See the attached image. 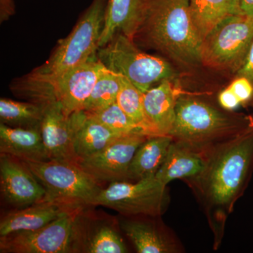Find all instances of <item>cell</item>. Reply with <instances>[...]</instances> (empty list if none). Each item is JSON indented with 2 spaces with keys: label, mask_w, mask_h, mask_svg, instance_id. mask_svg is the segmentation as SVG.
I'll return each mask as SVG.
<instances>
[{
  "label": "cell",
  "mask_w": 253,
  "mask_h": 253,
  "mask_svg": "<svg viewBox=\"0 0 253 253\" xmlns=\"http://www.w3.org/2000/svg\"><path fill=\"white\" fill-rule=\"evenodd\" d=\"M204 170L186 181L204 208L214 236L221 244L228 218L247 189L253 172V123L239 134L205 154Z\"/></svg>",
  "instance_id": "obj_1"
},
{
  "label": "cell",
  "mask_w": 253,
  "mask_h": 253,
  "mask_svg": "<svg viewBox=\"0 0 253 253\" xmlns=\"http://www.w3.org/2000/svg\"><path fill=\"white\" fill-rule=\"evenodd\" d=\"M186 66L202 65L203 39L195 28L189 0H146L144 18L134 40Z\"/></svg>",
  "instance_id": "obj_2"
},
{
  "label": "cell",
  "mask_w": 253,
  "mask_h": 253,
  "mask_svg": "<svg viewBox=\"0 0 253 253\" xmlns=\"http://www.w3.org/2000/svg\"><path fill=\"white\" fill-rule=\"evenodd\" d=\"M253 123V116L222 109L191 93L178 98L169 135L172 141L206 154L239 134Z\"/></svg>",
  "instance_id": "obj_3"
},
{
  "label": "cell",
  "mask_w": 253,
  "mask_h": 253,
  "mask_svg": "<svg viewBox=\"0 0 253 253\" xmlns=\"http://www.w3.org/2000/svg\"><path fill=\"white\" fill-rule=\"evenodd\" d=\"M106 5V0H93L71 33L59 41L49 59L33 70L25 81H46L96 56L104 26Z\"/></svg>",
  "instance_id": "obj_4"
},
{
  "label": "cell",
  "mask_w": 253,
  "mask_h": 253,
  "mask_svg": "<svg viewBox=\"0 0 253 253\" xmlns=\"http://www.w3.org/2000/svg\"><path fill=\"white\" fill-rule=\"evenodd\" d=\"M86 207L76 208L40 229L1 236L0 253H83L88 218Z\"/></svg>",
  "instance_id": "obj_5"
},
{
  "label": "cell",
  "mask_w": 253,
  "mask_h": 253,
  "mask_svg": "<svg viewBox=\"0 0 253 253\" xmlns=\"http://www.w3.org/2000/svg\"><path fill=\"white\" fill-rule=\"evenodd\" d=\"M96 56L105 67L126 77L143 93L163 81H175L178 76L168 61L141 51L122 33L99 47Z\"/></svg>",
  "instance_id": "obj_6"
},
{
  "label": "cell",
  "mask_w": 253,
  "mask_h": 253,
  "mask_svg": "<svg viewBox=\"0 0 253 253\" xmlns=\"http://www.w3.org/2000/svg\"><path fill=\"white\" fill-rule=\"evenodd\" d=\"M106 67L98 58L42 82L24 81L21 93L31 102L44 106L59 103L68 116L84 109L95 83Z\"/></svg>",
  "instance_id": "obj_7"
},
{
  "label": "cell",
  "mask_w": 253,
  "mask_h": 253,
  "mask_svg": "<svg viewBox=\"0 0 253 253\" xmlns=\"http://www.w3.org/2000/svg\"><path fill=\"white\" fill-rule=\"evenodd\" d=\"M253 42V18L232 14L218 23L203 40L202 65L236 73Z\"/></svg>",
  "instance_id": "obj_8"
},
{
  "label": "cell",
  "mask_w": 253,
  "mask_h": 253,
  "mask_svg": "<svg viewBox=\"0 0 253 253\" xmlns=\"http://www.w3.org/2000/svg\"><path fill=\"white\" fill-rule=\"evenodd\" d=\"M23 162L45 189L44 200L91 206L104 189L76 162L58 160Z\"/></svg>",
  "instance_id": "obj_9"
},
{
  "label": "cell",
  "mask_w": 253,
  "mask_h": 253,
  "mask_svg": "<svg viewBox=\"0 0 253 253\" xmlns=\"http://www.w3.org/2000/svg\"><path fill=\"white\" fill-rule=\"evenodd\" d=\"M169 201L167 185L154 176L131 182L111 183L96 196L91 206L111 208L127 217H157L166 211Z\"/></svg>",
  "instance_id": "obj_10"
},
{
  "label": "cell",
  "mask_w": 253,
  "mask_h": 253,
  "mask_svg": "<svg viewBox=\"0 0 253 253\" xmlns=\"http://www.w3.org/2000/svg\"><path fill=\"white\" fill-rule=\"evenodd\" d=\"M147 135L133 134L121 136L105 149L89 157L78 160L77 164L87 174L101 182L128 181V170L134 155Z\"/></svg>",
  "instance_id": "obj_11"
},
{
  "label": "cell",
  "mask_w": 253,
  "mask_h": 253,
  "mask_svg": "<svg viewBox=\"0 0 253 253\" xmlns=\"http://www.w3.org/2000/svg\"><path fill=\"white\" fill-rule=\"evenodd\" d=\"M0 186L8 204L21 209L46 197V190L23 161L10 155L0 156Z\"/></svg>",
  "instance_id": "obj_12"
},
{
  "label": "cell",
  "mask_w": 253,
  "mask_h": 253,
  "mask_svg": "<svg viewBox=\"0 0 253 253\" xmlns=\"http://www.w3.org/2000/svg\"><path fill=\"white\" fill-rule=\"evenodd\" d=\"M184 93L178 83L171 80L161 82L144 93V131L146 135H169L175 121L176 101Z\"/></svg>",
  "instance_id": "obj_13"
},
{
  "label": "cell",
  "mask_w": 253,
  "mask_h": 253,
  "mask_svg": "<svg viewBox=\"0 0 253 253\" xmlns=\"http://www.w3.org/2000/svg\"><path fill=\"white\" fill-rule=\"evenodd\" d=\"M44 109L41 129L49 160L77 162L73 148L72 118L63 111L59 103L51 102Z\"/></svg>",
  "instance_id": "obj_14"
},
{
  "label": "cell",
  "mask_w": 253,
  "mask_h": 253,
  "mask_svg": "<svg viewBox=\"0 0 253 253\" xmlns=\"http://www.w3.org/2000/svg\"><path fill=\"white\" fill-rule=\"evenodd\" d=\"M81 206H83L43 200L28 207L8 213L0 222V237L16 231L40 229Z\"/></svg>",
  "instance_id": "obj_15"
},
{
  "label": "cell",
  "mask_w": 253,
  "mask_h": 253,
  "mask_svg": "<svg viewBox=\"0 0 253 253\" xmlns=\"http://www.w3.org/2000/svg\"><path fill=\"white\" fill-rule=\"evenodd\" d=\"M145 7L146 0H106L99 47L119 33L134 41L144 18Z\"/></svg>",
  "instance_id": "obj_16"
},
{
  "label": "cell",
  "mask_w": 253,
  "mask_h": 253,
  "mask_svg": "<svg viewBox=\"0 0 253 253\" xmlns=\"http://www.w3.org/2000/svg\"><path fill=\"white\" fill-rule=\"evenodd\" d=\"M71 116L73 148L77 161L99 152L113 141L123 136L111 130L84 110L73 113Z\"/></svg>",
  "instance_id": "obj_17"
},
{
  "label": "cell",
  "mask_w": 253,
  "mask_h": 253,
  "mask_svg": "<svg viewBox=\"0 0 253 253\" xmlns=\"http://www.w3.org/2000/svg\"><path fill=\"white\" fill-rule=\"evenodd\" d=\"M0 153L22 161H49L41 127H13L0 124Z\"/></svg>",
  "instance_id": "obj_18"
},
{
  "label": "cell",
  "mask_w": 253,
  "mask_h": 253,
  "mask_svg": "<svg viewBox=\"0 0 253 253\" xmlns=\"http://www.w3.org/2000/svg\"><path fill=\"white\" fill-rule=\"evenodd\" d=\"M205 165V155L172 141L156 177L165 185L175 179L187 181L199 175Z\"/></svg>",
  "instance_id": "obj_19"
},
{
  "label": "cell",
  "mask_w": 253,
  "mask_h": 253,
  "mask_svg": "<svg viewBox=\"0 0 253 253\" xmlns=\"http://www.w3.org/2000/svg\"><path fill=\"white\" fill-rule=\"evenodd\" d=\"M172 141L170 136H148L131 160L128 181H139L156 176L166 159Z\"/></svg>",
  "instance_id": "obj_20"
},
{
  "label": "cell",
  "mask_w": 253,
  "mask_h": 253,
  "mask_svg": "<svg viewBox=\"0 0 253 253\" xmlns=\"http://www.w3.org/2000/svg\"><path fill=\"white\" fill-rule=\"evenodd\" d=\"M121 226L139 253H174L176 244L154 223L144 219H126Z\"/></svg>",
  "instance_id": "obj_21"
},
{
  "label": "cell",
  "mask_w": 253,
  "mask_h": 253,
  "mask_svg": "<svg viewBox=\"0 0 253 253\" xmlns=\"http://www.w3.org/2000/svg\"><path fill=\"white\" fill-rule=\"evenodd\" d=\"M189 9L195 28L203 40L227 16L243 14L239 0H189Z\"/></svg>",
  "instance_id": "obj_22"
},
{
  "label": "cell",
  "mask_w": 253,
  "mask_h": 253,
  "mask_svg": "<svg viewBox=\"0 0 253 253\" xmlns=\"http://www.w3.org/2000/svg\"><path fill=\"white\" fill-rule=\"evenodd\" d=\"M44 109L41 105L28 101L1 98L0 99L1 123L13 127H41Z\"/></svg>",
  "instance_id": "obj_23"
},
{
  "label": "cell",
  "mask_w": 253,
  "mask_h": 253,
  "mask_svg": "<svg viewBox=\"0 0 253 253\" xmlns=\"http://www.w3.org/2000/svg\"><path fill=\"white\" fill-rule=\"evenodd\" d=\"M88 218L83 253H127L122 237L113 226L100 223L92 226Z\"/></svg>",
  "instance_id": "obj_24"
},
{
  "label": "cell",
  "mask_w": 253,
  "mask_h": 253,
  "mask_svg": "<svg viewBox=\"0 0 253 253\" xmlns=\"http://www.w3.org/2000/svg\"><path fill=\"white\" fill-rule=\"evenodd\" d=\"M120 88L121 75L106 68L95 83L83 110L91 112L116 102Z\"/></svg>",
  "instance_id": "obj_25"
},
{
  "label": "cell",
  "mask_w": 253,
  "mask_h": 253,
  "mask_svg": "<svg viewBox=\"0 0 253 253\" xmlns=\"http://www.w3.org/2000/svg\"><path fill=\"white\" fill-rule=\"evenodd\" d=\"M89 116L99 121L109 129L121 136L133 134H144L138 126L122 109L117 102L96 111L87 112Z\"/></svg>",
  "instance_id": "obj_26"
},
{
  "label": "cell",
  "mask_w": 253,
  "mask_h": 253,
  "mask_svg": "<svg viewBox=\"0 0 253 253\" xmlns=\"http://www.w3.org/2000/svg\"><path fill=\"white\" fill-rule=\"evenodd\" d=\"M143 94L129 80L121 75V88L116 102L129 118L144 131V115Z\"/></svg>",
  "instance_id": "obj_27"
},
{
  "label": "cell",
  "mask_w": 253,
  "mask_h": 253,
  "mask_svg": "<svg viewBox=\"0 0 253 253\" xmlns=\"http://www.w3.org/2000/svg\"><path fill=\"white\" fill-rule=\"evenodd\" d=\"M217 104L222 109L231 111H234L240 106L239 101L236 99L234 93L228 86L219 91L217 95Z\"/></svg>",
  "instance_id": "obj_28"
},
{
  "label": "cell",
  "mask_w": 253,
  "mask_h": 253,
  "mask_svg": "<svg viewBox=\"0 0 253 253\" xmlns=\"http://www.w3.org/2000/svg\"><path fill=\"white\" fill-rule=\"evenodd\" d=\"M236 77H245L251 82L253 85V42L244 64L236 73Z\"/></svg>",
  "instance_id": "obj_29"
},
{
  "label": "cell",
  "mask_w": 253,
  "mask_h": 253,
  "mask_svg": "<svg viewBox=\"0 0 253 253\" xmlns=\"http://www.w3.org/2000/svg\"><path fill=\"white\" fill-rule=\"evenodd\" d=\"M15 12L14 2L13 0H0V18L1 21L9 19Z\"/></svg>",
  "instance_id": "obj_30"
},
{
  "label": "cell",
  "mask_w": 253,
  "mask_h": 253,
  "mask_svg": "<svg viewBox=\"0 0 253 253\" xmlns=\"http://www.w3.org/2000/svg\"><path fill=\"white\" fill-rule=\"evenodd\" d=\"M243 14L253 18V0H239Z\"/></svg>",
  "instance_id": "obj_31"
}]
</instances>
